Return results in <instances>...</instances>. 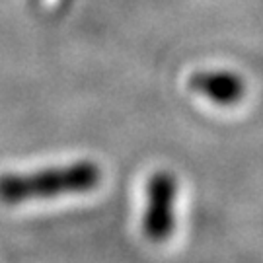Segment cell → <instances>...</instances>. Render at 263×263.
Masks as SVG:
<instances>
[{
    "mask_svg": "<svg viewBox=\"0 0 263 263\" xmlns=\"http://www.w3.org/2000/svg\"><path fill=\"white\" fill-rule=\"evenodd\" d=\"M189 88L222 107L236 105L246 96L244 78L230 70H199L189 78Z\"/></svg>",
    "mask_w": 263,
    "mask_h": 263,
    "instance_id": "cell-3",
    "label": "cell"
},
{
    "mask_svg": "<svg viewBox=\"0 0 263 263\" xmlns=\"http://www.w3.org/2000/svg\"><path fill=\"white\" fill-rule=\"evenodd\" d=\"M102 168L80 160L66 166L37 170L29 174H2L0 176V203L20 205L35 199H53L68 193H88L100 185Z\"/></svg>",
    "mask_w": 263,
    "mask_h": 263,
    "instance_id": "cell-1",
    "label": "cell"
},
{
    "mask_svg": "<svg viewBox=\"0 0 263 263\" xmlns=\"http://www.w3.org/2000/svg\"><path fill=\"white\" fill-rule=\"evenodd\" d=\"M176 201H178L176 176L164 170L152 174L146 185V209L142 218V230L148 240L164 242L174 234Z\"/></svg>",
    "mask_w": 263,
    "mask_h": 263,
    "instance_id": "cell-2",
    "label": "cell"
}]
</instances>
